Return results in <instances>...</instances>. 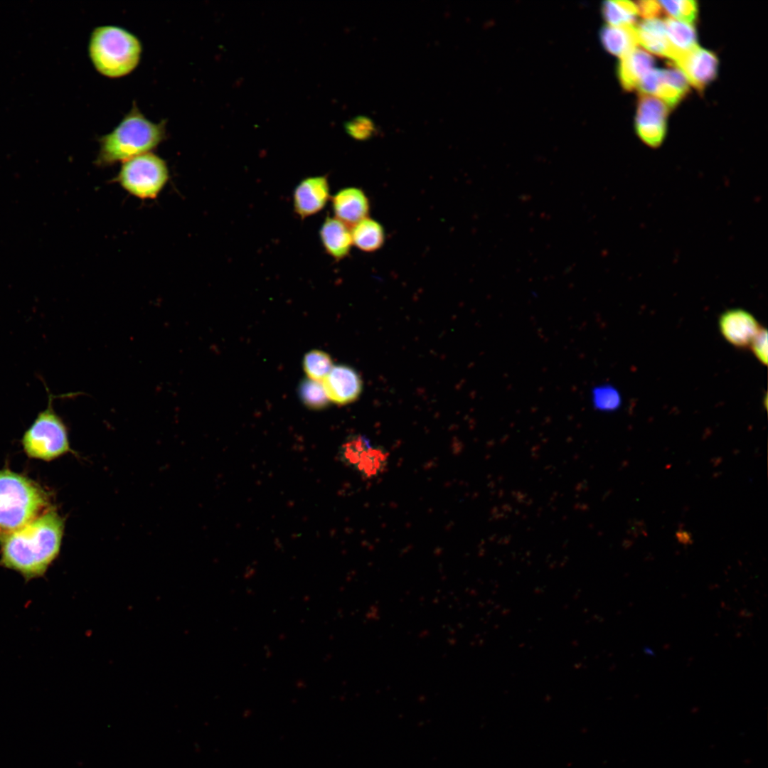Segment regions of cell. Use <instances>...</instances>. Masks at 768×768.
I'll list each match as a JSON object with an SVG mask.
<instances>
[{
  "label": "cell",
  "mask_w": 768,
  "mask_h": 768,
  "mask_svg": "<svg viewBox=\"0 0 768 768\" xmlns=\"http://www.w3.org/2000/svg\"><path fill=\"white\" fill-rule=\"evenodd\" d=\"M353 245L364 252H374L385 244V231L378 221L369 217L352 226Z\"/></svg>",
  "instance_id": "2e32d148"
},
{
  "label": "cell",
  "mask_w": 768,
  "mask_h": 768,
  "mask_svg": "<svg viewBox=\"0 0 768 768\" xmlns=\"http://www.w3.org/2000/svg\"><path fill=\"white\" fill-rule=\"evenodd\" d=\"M601 40L605 49L613 55L622 57L637 48L636 26H607L601 33Z\"/></svg>",
  "instance_id": "ac0fdd59"
},
{
  "label": "cell",
  "mask_w": 768,
  "mask_h": 768,
  "mask_svg": "<svg viewBox=\"0 0 768 768\" xmlns=\"http://www.w3.org/2000/svg\"><path fill=\"white\" fill-rule=\"evenodd\" d=\"M63 518L52 506L23 527L0 535V566L26 581L43 576L60 553Z\"/></svg>",
  "instance_id": "6da1fadb"
},
{
  "label": "cell",
  "mask_w": 768,
  "mask_h": 768,
  "mask_svg": "<svg viewBox=\"0 0 768 768\" xmlns=\"http://www.w3.org/2000/svg\"><path fill=\"white\" fill-rule=\"evenodd\" d=\"M344 129L349 137L357 141H367L377 132L374 121L364 115H358L346 121Z\"/></svg>",
  "instance_id": "d4e9b609"
},
{
  "label": "cell",
  "mask_w": 768,
  "mask_h": 768,
  "mask_svg": "<svg viewBox=\"0 0 768 768\" xmlns=\"http://www.w3.org/2000/svg\"><path fill=\"white\" fill-rule=\"evenodd\" d=\"M664 23L668 41L678 52L688 51L698 46L695 29L691 23L672 18H667Z\"/></svg>",
  "instance_id": "d6986e66"
},
{
  "label": "cell",
  "mask_w": 768,
  "mask_h": 768,
  "mask_svg": "<svg viewBox=\"0 0 768 768\" xmlns=\"http://www.w3.org/2000/svg\"><path fill=\"white\" fill-rule=\"evenodd\" d=\"M662 7L678 21L693 23L697 17L698 4L693 0L661 1Z\"/></svg>",
  "instance_id": "484cf974"
},
{
  "label": "cell",
  "mask_w": 768,
  "mask_h": 768,
  "mask_svg": "<svg viewBox=\"0 0 768 768\" xmlns=\"http://www.w3.org/2000/svg\"><path fill=\"white\" fill-rule=\"evenodd\" d=\"M388 454L385 450L371 446L361 456L355 467L366 477H373L380 474L386 466Z\"/></svg>",
  "instance_id": "603a6c76"
},
{
  "label": "cell",
  "mask_w": 768,
  "mask_h": 768,
  "mask_svg": "<svg viewBox=\"0 0 768 768\" xmlns=\"http://www.w3.org/2000/svg\"><path fill=\"white\" fill-rule=\"evenodd\" d=\"M603 15L610 26L634 25L638 8L630 1H607L603 4Z\"/></svg>",
  "instance_id": "ffe728a7"
},
{
  "label": "cell",
  "mask_w": 768,
  "mask_h": 768,
  "mask_svg": "<svg viewBox=\"0 0 768 768\" xmlns=\"http://www.w3.org/2000/svg\"><path fill=\"white\" fill-rule=\"evenodd\" d=\"M693 87L703 91L717 75L718 60L715 54L696 46L681 53L673 61Z\"/></svg>",
  "instance_id": "9c48e42d"
},
{
  "label": "cell",
  "mask_w": 768,
  "mask_h": 768,
  "mask_svg": "<svg viewBox=\"0 0 768 768\" xmlns=\"http://www.w3.org/2000/svg\"><path fill=\"white\" fill-rule=\"evenodd\" d=\"M322 384L329 400L338 405L353 402L362 390V380L359 375L354 369L345 365L333 366Z\"/></svg>",
  "instance_id": "8fae6325"
},
{
  "label": "cell",
  "mask_w": 768,
  "mask_h": 768,
  "mask_svg": "<svg viewBox=\"0 0 768 768\" xmlns=\"http://www.w3.org/2000/svg\"><path fill=\"white\" fill-rule=\"evenodd\" d=\"M638 43L656 55L671 59L675 50L666 35L664 21L646 19L636 26Z\"/></svg>",
  "instance_id": "9a60e30c"
},
{
  "label": "cell",
  "mask_w": 768,
  "mask_h": 768,
  "mask_svg": "<svg viewBox=\"0 0 768 768\" xmlns=\"http://www.w3.org/2000/svg\"><path fill=\"white\" fill-rule=\"evenodd\" d=\"M298 394L302 402L312 410L323 409L328 405L329 402L323 384L309 378H306L300 383Z\"/></svg>",
  "instance_id": "7402d4cb"
},
{
  "label": "cell",
  "mask_w": 768,
  "mask_h": 768,
  "mask_svg": "<svg viewBox=\"0 0 768 768\" xmlns=\"http://www.w3.org/2000/svg\"><path fill=\"white\" fill-rule=\"evenodd\" d=\"M756 358L763 364L767 363V331L761 327L750 346Z\"/></svg>",
  "instance_id": "4316f807"
},
{
  "label": "cell",
  "mask_w": 768,
  "mask_h": 768,
  "mask_svg": "<svg viewBox=\"0 0 768 768\" xmlns=\"http://www.w3.org/2000/svg\"><path fill=\"white\" fill-rule=\"evenodd\" d=\"M636 6L639 13L646 19L655 18L659 16L662 7L659 1L653 0L638 1Z\"/></svg>",
  "instance_id": "83f0119b"
},
{
  "label": "cell",
  "mask_w": 768,
  "mask_h": 768,
  "mask_svg": "<svg viewBox=\"0 0 768 768\" xmlns=\"http://www.w3.org/2000/svg\"><path fill=\"white\" fill-rule=\"evenodd\" d=\"M761 327L752 314L742 309H729L719 319L722 335L737 348L750 346Z\"/></svg>",
  "instance_id": "30bf717a"
},
{
  "label": "cell",
  "mask_w": 768,
  "mask_h": 768,
  "mask_svg": "<svg viewBox=\"0 0 768 768\" xmlns=\"http://www.w3.org/2000/svg\"><path fill=\"white\" fill-rule=\"evenodd\" d=\"M668 113V108L663 101L641 93L638 103L636 128L639 137L649 146L657 147L663 142Z\"/></svg>",
  "instance_id": "52a82bcc"
},
{
  "label": "cell",
  "mask_w": 768,
  "mask_h": 768,
  "mask_svg": "<svg viewBox=\"0 0 768 768\" xmlns=\"http://www.w3.org/2000/svg\"><path fill=\"white\" fill-rule=\"evenodd\" d=\"M169 177L166 161L158 155L148 152L122 162L116 181L135 197L153 199L164 188Z\"/></svg>",
  "instance_id": "8992f818"
},
{
  "label": "cell",
  "mask_w": 768,
  "mask_h": 768,
  "mask_svg": "<svg viewBox=\"0 0 768 768\" xmlns=\"http://www.w3.org/2000/svg\"><path fill=\"white\" fill-rule=\"evenodd\" d=\"M50 496L34 481L0 470V535L16 530L51 507Z\"/></svg>",
  "instance_id": "3957f363"
},
{
  "label": "cell",
  "mask_w": 768,
  "mask_h": 768,
  "mask_svg": "<svg viewBox=\"0 0 768 768\" xmlns=\"http://www.w3.org/2000/svg\"><path fill=\"white\" fill-rule=\"evenodd\" d=\"M335 217H326L319 229V238L326 253L336 261L348 257L353 246L351 230Z\"/></svg>",
  "instance_id": "4fadbf2b"
},
{
  "label": "cell",
  "mask_w": 768,
  "mask_h": 768,
  "mask_svg": "<svg viewBox=\"0 0 768 768\" xmlns=\"http://www.w3.org/2000/svg\"><path fill=\"white\" fill-rule=\"evenodd\" d=\"M330 186L326 176L303 178L296 186L292 194L293 210L301 219L321 211L331 200Z\"/></svg>",
  "instance_id": "ba28073f"
},
{
  "label": "cell",
  "mask_w": 768,
  "mask_h": 768,
  "mask_svg": "<svg viewBox=\"0 0 768 768\" xmlns=\"http://www.w3.org/2000/svg\"><path fill=\"white\" fill-rule=\"evenodd\" d=\"M165 137V122H151L134 104L119 124L99 139L96 164L110 166L150 152Z\"/></svg>",
  "instance_id": "7a4b0ae2"
},
{
  "label": "cell",
  "mask_w": 768,
  "mask_h": 768,
  "mask_svg": "<svg viewBox=\"0 0 768 768\" xmlns=\"http://www.w3.org/2000/svg\"><path fill=\"white\" fill-rule=\"evenodd\" d=\"M371 446L370 441L363 436L356 435L348 438L340 449L341 461L355 468L361 456Z\"/></svg>",
  "instance_id": "cb8c5ba5"
},
{
  "label": "cell",
  "mask_w": 768,
  "mask_h": 768,
  "mask_svg": "<svg viewBox=\"0 0 768 768\" xmlns=\"http://www.w3.org/2000/svg\"><path fill=\"white\" fill-rule=\"evenodd\" d=\"M334 217L348 226H353L368 217L370 203L366 193L360 188L346 187L331 197Z\"/></svg>",
  "instance_id": "7c38bea8"
},
{
  "label": "cell",
  "mask_w": 768,
  "mask_h": 768,
  "mask_svg": "<svg viewBox=\"0 0 768 768\" xmlns=\"http://www.w3.org/2000/svg\"><path fill=\"white\" fill-rule=\"evenodd\" d=\"M303 368L308 378L323 381L333 368L330 356L320 350H312L305 354Z\"/></svg>",
  "instance_id": "44dd1931"
},
{
  "label": "cell",
  "mask_w": 768,
  "mask_h": 768,
  "mask_svg": "<svg viewBox=\"0 0 768 768\" xmlns=\"http://www.w3.org/2000/svg\"><path fill=\"white\" fill-rule=\"evenodd\" d=\"M52 404L53 396L50 395L47 408L38 415L23 437V450L31 458L51 461L70 452L67 427Z\"/></svg>",
  "instance_id": "5b68a950"
},
{
  "label": "cell",
  "mask_w": 768,
  "mask_h": 768,
  "mask_svg": "<svg viewBox=\"0 0 768 768\" xmlns=\"http://www.w3.org/2000/svg\"><path fill=\"white\" fill-rule=\"evenodd\" d=\"M653 57L647 52L634 48L620 57L618 75L622 87L626 90L637 87L642 78L652 69Z\"/></svg>",
  "instance_id": "5bb4252c"
},
{
  "label": "cell",
  "mask_w": 768,
  "mask_h": 768,
  "mask_svg": "<svg viewBox=\"0 0 768 768\" xmlns=\"http://www.w3.org/2000/svg\"><path fill=\"white\" fill-rule=\"evenodd\" d=\"M688 82L677 68L660 69V80L654 95L670 107H675L687 94Z\"/></svg>",
  "instance_id": "e0dca14e"
},
{
  "label": "cell",
  "mask_w": 768,
  "mask_h": 768,
  "mask_svg": "<svg viewBox=\"0 0 768 768\" xmlns=\"http://www.w3.org/2000/svg\"><path fill=\"white\" fill-rule=\"evenodd\" d=\"M88 52L98 73L108 78L130 73L139 64L142 52L139 39L122 27L105 25L91 33Z\"/></svg>",
  "instance_id": "277c9868"
}]
</instances>
